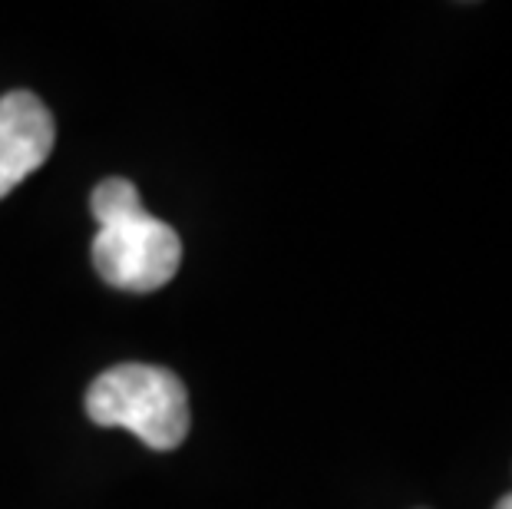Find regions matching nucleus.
I'll use <instances>...</instances> for the list:
<instances>
[{
    "instance_id": "nucleus-1",
    "label": "nucleus",
    "mask_w": 512,
    "mask_h": 509,
    "mask_svg": "<svg viewBox=\"0 0 512 509\" xmlns=\"http://www.w3.org/2000/svg\"><path fill=\"white\" fill-rule=\"evenodd\" d=\"M100 232L93 238V265L106 285L119 291L166 288L182 265V238L169 222L146 212L136 182L103 179L90 199Z\"/></svg>"
},
{
    "instance_id": "nucleus-2",
    "label": "nucleus",
    "mask_w": 512,
    "mask_h": 509,
    "mask_svg": "<svg viewBox=\"0 0 512 509\" xmlns=\"http://www.w3.org/2000/svg\"><path fill=\"white\" fill-rule=\"evenodd\" d=\"M86 414L100 427H123L152 450H176L189 433L185 384L156 364H116L86 391Z\"/></svg>"
},
{
    "instance_id": "nucleus-3",
    "label": "nucleus",
    "mask_w": 512,
    "mask_h": 509,
    "mask_svg": "<svg viewBox=\"0 0 512 509\" xmlns=\"http://www.w3.org/2000/svg\"><path fill=\"white\" fill-rule=\"evenodd\" d=\"M53 139L57 126L37 93L10 90L0 96V199L50 159Z\"/></svg>"
},
{
    "instance_id": "nucleus-4",
    "label": "nucleus",
    "mask_w": 512,
    "mask_h": 509,
    "mask_svg": "<svg viewBox=\"0 0 512 509\" xmlns=\"http://www.w3.org/2000/svg\"><path fill=\"white\" fill-rule=\"evenodd\" d=\"M496 509H512V493H506V496H503V500H499V503H496Z\"/></svg>"
}]
</instances>
